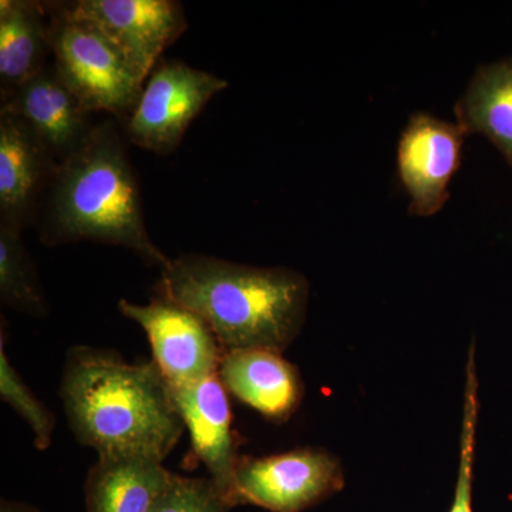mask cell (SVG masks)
<instances>
[{
  "mask_svg": "<svg viewBox=\"0 0 512 512\" xmlns=\"http://www.w3.org/2000/svg\"><path fill=\"white\" fill-rule=\"evenodd\" d=\"M227 80L188 66L180 60L161 59L148 74L133 113L123 123L131 144L168 156L204 107L227 89Z\"/></svg>",
  "mask_w": 512,
  "mask_h": 512,
  "instance_id": "obj_6",
  "label": "cell"
},
{
  "mask_svg": "<svg viewBox=\"0 0 512 512\" xmlns=\"http://www.w3.org/2000/svg\"><path fill=\"white\" fill-rule=\"evenodd\" d=\"M232 505L211 478L171 474L151 512H229Z\"/></svg>",
  "mask_w": 512,
  "mask_h": 512,
  "instance_id": "obj_20",
  "label": "cell"
},
{
  "mask_svg": "<svg viewBox=\"0 0 512 512\" xmlns=\"http://www.w3.org/2000/svg\"><path fill=\"white\" fill-rule=\"evenodd\" d=\"M0 397L26 421L32 430L37 450L46 451L52 446L56 429L55 414L47 409L42 400L37 399L36 394L10 363L3 332L0 339Z\"/></svg>",
  "mask_w": 512,
  "mask_h": 512,
  "instance_id": "obj_19",
  "label": "cell"
},
{
  "mask_svg": "<svg viewBox=\"0 0 512 512\" xmlns=\"http://www.w3.org/2000/svg\"><path fill=\"white\" fill-rule=\"evenodd\" d=\"M70 18L83 20L111 40L144 80L174 45L188 20L175 0H74L53 2Z\"/></svg>",
  "mask_w": 512,
  "mask_h": 512,
  "instance_id": "obj_7",
  "label": "cell"
},
{
  "mask_svg": "<svg viewBox=\"0 0 512 512\" xmlns=\"http://www.w3.org/2000/svg\"><path fill=\"white\" fill-rule=\"evenodd\" d=\"M0 512H40L33 505L20 503V501L2 500Z\"/></svg>",
  "mask_w": 512,
  "mask_h": 512,
  "instance_id": "obj_21",
  "label": "cell"
},
{
  "mask_svg": "<svg viewBox=\"0 0 512 512\" xmlns=\"http://www.w3.org/2000/svg\"><path fill=\"white\" fill-rule=\"evenodd\" d=\"M170 392L185 430L190 433L195 457L231 504L232 481L241 456L232 430L227 389L215 375L200 382L170 386Z\"/></svg>",
  "mask_w": 512,
  "mask_h": 512,
  "instance_id": "obj_12",
  "label": "cell"
},
{
  "mask_svg": "<svg viewBox=\"0 0 512 512\" xmlns=\"http://www.w3.org/2000/svg\"><path fill=\"white\" fill-rule=\"evenodd\" d=\"M218 377L229 394L275 423L291 419L305 396L298 367L274 350L225 352Z\"/></svg>",
  "mask_w": 512,
  "mask_h": 512,
  "instance_id": "obj_13",
  "label": "cell"
},
{
  "mask_svg": "<svg viewBox=\"0 0 512 512\" xmlns=\"http://www.w3.org/2000/svg\"><path fill=\"white\" fill-rule=\"evenodd\" d=\"M45 8L53 66L62 82L89 113L104 111L123 124L146 80L99 29L64 15L53 2Z\"/></svg>",
  "mask_w": 512,
  "mask_h": 512,
  "instance_id": "obj_4",
  "label": "cell"
},
{
  "mask_svg": "<svg viewBox=\"0 0 512 512\" xmlns=\"http://www.w3.org/2000/svg\"><path fill=\"white\" fill-rule=\"evenodd\" d=\"M37 220L46 247L99 242L160 269L170 262L148 234L136 171L114 121L96 124L86 144L59 164Z\"/></svg>",
  "mask_w": 512,
  "mask_h": 512,
  "instance_id": "obj_3",
  "label": "cell"
},
{
  "mask_svg": "<svg viewBox=\"0 0 512 512\" xmlns=\"http://www.w3.org/2000/svg\"><path fill=\"white\" fill-rule=\"evenodd\" d=\"M0 302L33 318L49 313L45 291L20 229L0 225Z\"/></svg>",
  "mask_w": 512,
  "mask_h": 512,
  "instance_id": "obj_17",
  "label": "cell"
},
{
  "mask_svg": "<svg viewBox=\"0 0 512 512\" xmlns=\"http://www.w3.org/2000/svg\"><path fill=\"white\" fill-rule=\"evenodd\" d=\"M480 397H478V375L476 342L468 349L466 383H464L463 423H461L460 461L453 504L450 512H473L474 461Z\"/></svg>",
  "mask_w": 512,
  "mask_h": 512,
  "instance_id": "obj_18",
  "label": "cell"
},
{
  "mask_svg": "<svg viewBox=\"0 0 512 512\" xmlns=\"http://www.w3.org/2000/svg\"><path fill=\"white\" fill-rule=\"evenodd\" d=\"M117 306L121 315L146 332L153 362L170 386L218 375L225 352L200 315L158 295L146 305L120 299Z\"/></svg>",
  "mask_w": 512,
  "mask_h": 512,
  "instance_id": "obj_8",
  "label": "cell"
},
{
  "mask_svg": "<svg viewBox=\"0 0 512 512\" xmlns=\"http://www.w3.org/2000/svg\"><path fill=\"white\" fill-rule=\"evenodd\" d=\"M49 15L45 2H0V99L8 96L49 64Z\"/></svg>",
  "mask_w": 512,
  "mask_h": 512,
  "instance_id": "obj_15",
  "label": "cell"
},
{
  "mask_svg": "<svg viewBox=\"0 0 512 512\" xmlns=\"http://www.w3.org/2000/svg\"><path fill=\"white\" fill-rule=\"evenodd\" d=\"M171 474L153 458L99 456L84 483L86 512H151Z\"/></svg>",
  "mask_w": 512,
  "mask_h": 512,
  "instance_id": "obj_14",
  "label": "cell"
},
{
  "mask_svg": "<svg viewBox=\"0 0 512 512\" xmlns=\"http://www.w3.org/2000/svg\"><path fill=\"white\" fill-rule=\"evenodd\" d=\"M0 100V113L25 121L59 164L77 153L96 127L92 113L67 89L53 63Z\"/></svg>",
  "mask_w": 512,
  "mask_h": 512,
  "instance_id": "obj_11",
  "label": "cell"
},
{
  "mask_svg": "<svg viewBox=\"0 0 512 512\" xmlns=\"http://www.w3.org/2000/svg\"><path fill=\"white\" fill-rule=\"evenodd\" d=\"M345 487V471L335 454L301 447L266 457H239L231 504L269 512H303Z\"/></svg>",
  "mask_w": 512,
  "mask_h": 512,
  "instance_id": "obj_5",
  "label": "cell"
},
{
  "mask_svg": "<svg viewBox=\"0 0 512 512\" xmlns=\"http://www.w3.org/2000/svg\"><path fill=\"white\" fill-rule=\"evenodd\" d=\"M464 137L457 123L423 111L410 116L397 148V170L414 217H433L450 200L448 184L460 168Z\"/></svg>",
  "mask_w": 512,
  "mask_h": 512,
  "instance_id": "obj_9",
  "label": "cell"
},
{
  "mask_svg": "<svg viewBox=\"0 0 512 512\" xmlns=\"http://www.w3.org/2000/svg\"><path fill=\"white\" fill-rule=\"evenodd\" d=\"M156 291L200 315L224 352H284L305 325L311 295L308 279L295 269L204 254L170 259Z\"/></svg>",
  "mask_w": 512,
  "mask_h": 512,
  "instance_id": "obj_2",
  "label": "cell"
},
{
  "mask_svg": "<svg viewBox=\"0 0 512 512\" xmlns=\"http://www.w3.org/2000/svg\"><path fill=\"white\" fill-rule=\"evenodd\" d=\"M454 116L466 136L483 134L512 168V57L478 67Z\"/></svg>",
  "mask_w": 512,
  "mask_h": 512,
  "instance_id": "obj_16",
  "label": "cell"
},
{
  "mask_svg": "<svg viewBox=\"0 0 512 512\" xmlns=\"http://www.w3.org/2000/svg\"><path fill=\"white\" fill-rule=\"evenodd\" d=\"M60 399L73 436L99 456L163 461L185 426L156 363H128L114 350L74 346L64 360Z\"/></svg>",
  "mask_w": 512,
  "mask_h": 512,
  "instance_id": "obj_1",
  "label": "cell"
},
{
  "mask_svg": "<svg viewBox=\"0 0 512 512\" xmlns=\"http://www.w3.org/2000/svg\"><path fill=\"white\" fill-rule=\"evenodd\" d=\"M57 167L25 121L0 113V225L23 231L37 221Z\"/></svg>",
  "mask_w": 512,
  "mask_h": 512,
  "instance_id": "obj_10",
  "label": "cell"
}]
</instances>
